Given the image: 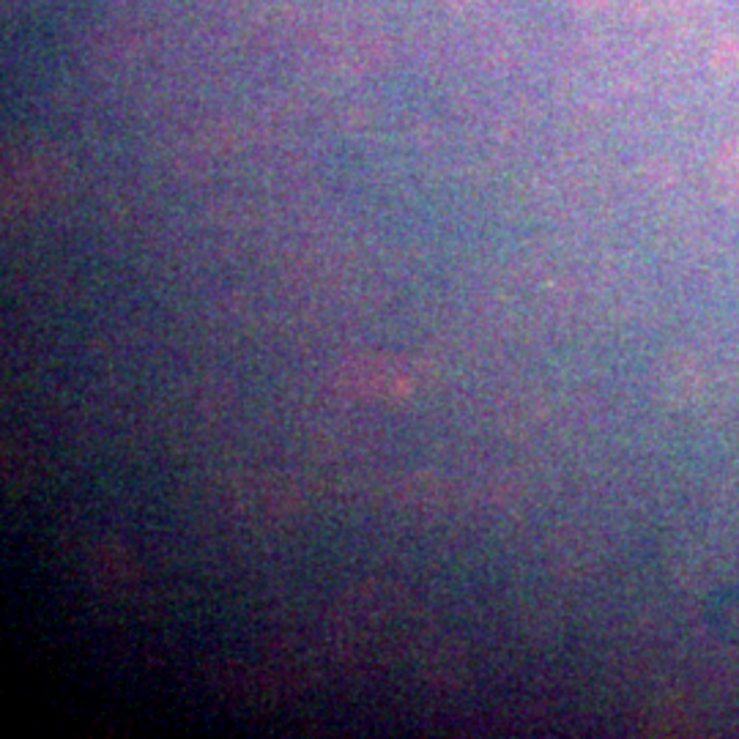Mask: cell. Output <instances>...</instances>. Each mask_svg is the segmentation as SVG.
I'll list each match as a JSON object with an SVG mask.
<instances>
[{"label":"cell","mask_w":739,"mask_h":739,"mask_svg":"<svg viewBox=\"0 0 739 739\" xmlns=\"http://www.w3.org/2000/svg\"><path fill=\"white\" fill-rule=\"evenodd\" d=\"M712 63L718 72H739V39L723 37L715 44Z\"/></svg>","instance_id":"1"}]
</instances>
